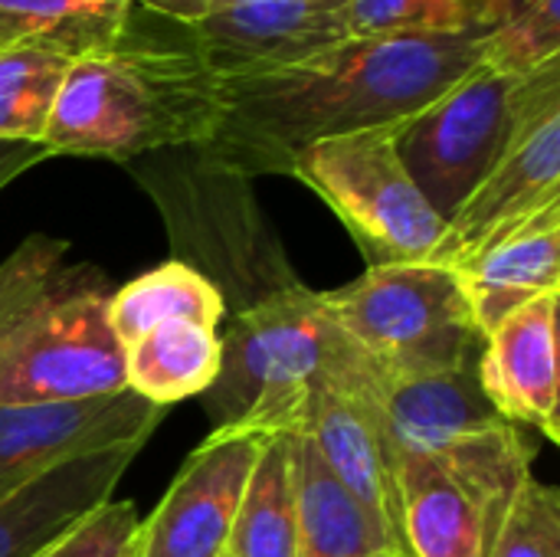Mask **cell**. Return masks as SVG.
I'll list each match as a JSON object with an SVG mask.
<instances>
[{"label": "cell", "instance_id": "cell-1", "mask_svg": "<svg viewBox=\"0 0 560 557\" xmlns=\"http://www.w3.org/2000/svg\"><path fill=\"white\" fill-rule=\"evenodd\" d=\"M479 36H351L269 72L223 76V121L200 151L243 174H292L295 158L335 135L407 121L482 62Z\"/></svg>", "mask_w": 560, "mask_h": 557}, {"label": "cell", "instance_id": "cell-2", "mask_svg": "<svg viewBox=\"0 0 560 557\" xmlns=\"http://www.w3.org/2000/svg\"><path fill=\"white\" fill-rule=\"evenodd\" d=\"M223 121V76L197 43L135 36L72 59L43 135L49 158L138 161L203 148Z\"/></svg>", "mask_w": 560, "mask_h": 557}, {"label": "cell", "instance_id": "cell-3", "mask_svg": "<svg viewBox=\"0 0 560 557\" xmlns=\"http://www.w3.org/2000/svg\"><path fill=\"white\" fill-rule=\"evenodd\" d=\"M112 279L33 233L0 263V407L125 391V348L108 325Z\"/></svg>", "mask_w": 560, "mask_h": 557}, {"label": "cell", "instance_id": "cell-4", "mask_svg": "<svg viewBox=\"0 0 560 557\" xmlns=\"http://www.w3.org/2000/svg\"><path fill=\"white\" fill-rule=\"evenodd\" d=\"M377 404L400 450L427 456L479 512L489 548L518 489L532 479L535 450L482 394L476 371L384 378Z\"/></svg>", "mask_w": 560, "mask_h": 557}, {"label": "cell", "instance_id": "cell-5", "mask_svg": "<svg viewBox=\"0 0 560 557\" xmlns=\"http://www.w3.org/2000/svg\"><path fill=\"white\" fill-rule=\"evenodd\" d=\"M322 305L384 378L476 371L486 348L456 272L436 263L371 266Z\"/></svg>", "mask_w": 560, "mask_h": 557}, {"label": "cell", "instance_id": "cell-6", "mask_svg": "<svg viewBox=\"0 0 560 557\" xmlns=\"http://www.w3.org/2000/svg\"><path fill=\"white\" fill-rule=\"evenodd\" d=\"M397 128L400 121L322 138L289 174L331 207L368 269L430 263L446 230L397 151Z\"/></svg>", "mask_w": 560, "mask_h": 557}, {"label": "cell", "instance_id": "cell-7", "mask_svg": "<svg viewBox=\"0 0 560 557\" xmlns=\"http://www.w3.org/2000/svg\"><path fill=\"white\" fill-rule=\"evenodd\" d=\"M528 76H505L479 62L436 102L400 121L397 151L446 223L479 187L509 144L525 105Z\"/></svg>", "mask_w": 560, "mask_h": 557}, {"label": "cell", "instance_id": "cell-8", "mask_svg": "<svg viewBox=\"0 0 560 557\" xmlns=\"http://www.w3.org/2000/svg\"><path fill=\"white\" fill-rule=\"evenodd\" d=\"M560 200V59L528 79L525 105L499 161L446 220L430 263L459 266L502 230Z\"/></svg>", "mask_w": 560, "mask_h": 557}, {"label": "cell", "instance_id": "cell-9", "mask_svg": "<svg viewBox=\"0 0 560 557\" xmlns=\"http://www.w3.org/2000/svg\"><path fill=\"white\" fill-rule=\"evenodd\" d=\"M164 414L128 387L82 401L7 404L0 407V496L82 456L141 450Z\"/></svg>", "mask_w": 560, "mask_h": 557}, {"label": "cell", "instance_id": "cell-10", "mask_svg": "<svg viewBox=\"0 0 560 557\" xmlns=\"http://www.w3.org/2000/svg\"><path fill=\"white\" fill-rule=\"evenodd\" d=\"M262 440L249 430H213L141 522L138 557H223Z\"/></svg>", "mask_w": 560, "mask_h": 557}, {"label": "cell", "instance_id": "cell-11", "mask_svg": "<svg viewBox=\"0 0 560 557\" xmlns=\"http://www.w3.org/2000/svg\"><path fill=\"white\" fill-rule=\"evenodd\" d=\"M354 0H223L187 26L220 76H249L308 62L351 39Z\"/></svg>", "mask_w": 560, "mask_h": 557}, {"label": "cell", "instance_id": "cell-12", "mask_svg": "<svg viewBox=\"0 0 560 557\" xmlns=\"http://www.w3.org/2000/svg\"><path fill=\"white\" fill-rule=\"evenodd\" d=\"M558 295H541L505 315L489 335L476 381L489 404L518 430L558 443Z\"/></svg>", "mask_w": 560, "mask_h": 557}, {"label": "cell", "instance_id": "cell-13", "mask_svg": "<svg viewBox=\"0 0 560 557\" xmlns=\"http://www.w3.org/2000/svg\"><path fill=\"white\" fill-rule=\"evenodd\" d=\"M469 312L489 335L515 309L560 292V200L518 220L453 266Z\"/></svg>", "mask_w": 560, "mask_h": 557}, {"label": "cell", "instance_id": "cell-14", "mask_svg": "<svg viewBox=\"0 0 560 557\" xmlns=\"http://www.w3.org/2000/svg\"><path fill=\"white\" fill-rule=\"evenodd\" d=\"M141 450H108L62 463L0 496V557H36L112 499Z\"/></svg>", "mask_w": 560, "mask_h": 557}, {"label": "cell", "instance_id": "cell-15", "mask_svg": "<svg viewBox=\"0 0 560 557\" xmlns=\"http://www.w3.org/2000/svg\"><path fill=\"white\" fill-rule=\"evenodd\" d=\"M299 557H400L305 433H289Z\"/></svg>", "mask_w": 560, "mask_h": 557}, {"label": "cell", "instance_id": "cell-16", "mask_svg": "<svg viewBox=\"0 0 560 557\" xmlns=\"http://www.w3.org/2000/svg\"><path fill=\"white\" fill-rule=\"evenodd\" d=\"M404 557H489L476 506L420 453L397 446Z\"/></svg>", "mask_w": 560, "mask_h": 557}, {"label": "cell", "instance_id": "cell-17", "mask_svg": "<svg viewBox=\"0 0 560 557\" xmlns=\"http://www.w3.org/2000/svg\"><path fill=\"white\" fill-rule=\"evenodd\" d=\"M220 364V328L177 318L144 332L125 348V387L167 410L180 401L203 397Z\"/></svg>", "mask_w": 560, "mask_h": 557}, {"label": "cell", "instance_id": "cell-18", "mask_svg": "<svg viewBox=\"0 0 560 557\" xmlns=\"http://www.w3.org/2000/svg\"><path fill=\"white\" fill-rule=\"evenodd\" d=\"M135 0H0V46H36L69 62L121 39Z\"/></svg>", "mask_w": 560, "mask_h": 557}, {"label": "cell", "instance_id": "cell-19", "mask_svg": "<svg viewBox=\"0 0 560 557\" xmlns=\"http://www.w3.org/2000/svg\"><path fill=\"white\" fill-rule=\"evenodd\" d=\"M200 322L220 328L226 318L220 292L187 263L167 259L151 272L118 286L108 299V325L121 348L164 322Z\"/></svg>", "mask_w": 560, "mask_h": 557}, {"label": "cell", "instance_id": "cell-20", "mask_svg": "<svg viewBox=\"0 0 560 557\" xmlns=\"http://www.w3.org/2000/svg\"><path fill=\"white\" fill-rule=\"evenodd\" d=\"M223 557H299L289 433H269L262 440Z\"/></svg>", "mask_w": 560, "mask_h": 557}, {"label": "cell", "instance_id": "cell-21", "mask_svg": "<svg viewBox=\"0 0 560 557\" xmlns=\"http://www.w3.org/2000/svg\"><path fill=\"white\" fill-rule=\"evenodd\" d=\"M69 66L36 46H0V141L43 144Z\"/></svg>", "mask_w": 560, "mask_h": 557}, {"label": "cell", "instance_id": "cell-22", "mask_svg": "<svg viewBox=\"0 0 560 557\" xmlns=\"http://www.w3.org/2000/svg\"><path fill=\"white\" fill-rule=\"evenodd\" d=\"M502 0H354L351 36H479L499 20Z\"/></svg>", "mask_w": 560, "mask_h": 557}, {"label": "cell", "instance_id": "cell-23", "mask_svg": "<svg viewBox=\"0 0 560 557\" xmlns=\"http://www.w3.org/2000/svg\"><path fill=\"white\" fill-rule=\"evenodd\" d=\"M555 59H560V0H502L482 62L505 76H528Z\"/></svg>", "mask_w": 560, "mask_h": 557}, {"label": "cell", "instance_id": "cell-24", "mask_svg": "<svg viewBox=\"0 0 560 557\" xmlns=\"http://www.w3.org/2000/svg\"><path fill=\"white\" fill-rule=\"evenodd\" d=\"M489 557H560V492L535 476L505 512Z\"/></svg>", "mask_w": 560, "mask_h": 557}, {"label": "cell", "instance_id": "cell-25", "mask_svg": "<svg viewBox=\"0 0 560 557\" xmlns=\"http://www.w3.org/2000/svg\"><path fill=\"white\" fill-rule=\"evenodd\" d=\"M141 519L131 502H102L36 557H138Z\"/></svg>", "mask_w": 560, "mask_h": 557}, {"label": "cell", "instance_id": "cell-26", "mask_svg": "<svg viewBox=\"0 0 560 557\" xmlns=\"http://www.w3.org/2000/svg\"><path fill=\"white\" fill-rule=\"evenodd\" d=\"M49 154L43 144H26V141H0V190L10 187L16 177H23L30 167L43 164Z\"/></svg>", "mask_w": 560, "mask_h": 557}, {"label": "cell", "instance_id": "cell-27", "mask_svg": "<svg viewBox=\"0 0 560 557\" xmlns=\"http://www.w3.org/2000/svg\"><path fill=\"white\" fill-rule=\"evenodd\" d=\"M135 3H141V7H148V10H154V13L174 20V23L194 26V23H200L210 10H217L223 0H135Z\"/></svg>", "mask_w": 560, "mask_h": 557}]
</instances>
